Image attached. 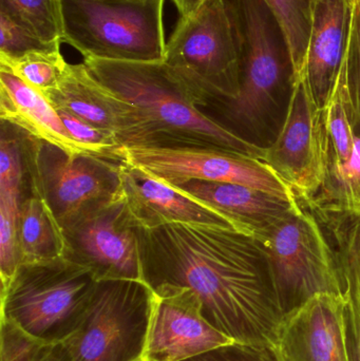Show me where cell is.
I'll list each match as a JSON object with an SVG mask.
<instances>
[{
	"mask_svg": "<svg viewBox=\"0 0 360 361\" xmlns=\"http://www.w3.org/2000/svg\"><path fill=\"white\" fill-rule=\"evenodd\" d=\"M0 11L49 44L63 42V0H0Z\"/></svg>",
	"mask_w": 360,
	"mask_h": 361,
	"instance_id": "24",
	"label": "cell"
},
{
	"mask_svg": "<svg viewBox=\"0 0 360 361\" xmlns=\"http://www.w3.org/2000/svg\"><path fill=\"white\" fill-rule=\"evenodd\" d=\"M175 188L232 221L237 228L257 238L300 203L251 187L230 183L192 180Z\"/></svg>",
	"mask_w": 360,
	"mask_h": 361,
	"instance_id": "17",
	"label": "cell"
},
{
	"mask_svg": "<svg viewBox=\"0 0 360 361\" xmlns=\"http://www.w3.org/2000/svg\"><path fill=\"white\" fill-rule=\"evenodd\" d=\"M56 111L58 112L63 126L74 141L86 148L93 156L120 162L116 156V150L122 145L114 135L84 122L69 112L63 110Z\"/></svg>",
	"mask_w": 360,
	"mask_h": 361,
	"instance_id": "31",
	"label": "cell"
},
{
	"mask_svg": "<svg viewBox=\"0 0 360 361\" xmlns=\"http://www.w3.org/2000/svg\"><path fill=\"white\" fill-rule=\"evenodd\" d=\"M44 94L55 109L114 135L122 146L142 143L137 109L97 82L84 63H68L58 85Z\"/></svg>",
	"mask_w": 360,
	"mask_h": 361,
	"instance_id": "14",
	"label": "cell"
},
{
	"mask_svg": "<svg viewBox=\"0 0 360 361\" xmlns=\"http://www.w3.org/2000/svg\"><path fill=\"white\" fill-rule=\"evenodd\" d=\"M21 197L0 195V278L1 288L8 286L19 267L17 220Z\"/></svg>",
	"mask_w": 360,
	"mask_h": 361,
	"instance_id": "29",
	"label": "cell"
},
{
	"mask_svg": "<svg viewBox=\"0 0 360 361\" xmlns=\"http://www.w3.org/2000/svg\"><path fill=\"white\" fill-rule=\"evenodd\" d=\"M311 209L332 241L342 284L352 286L360 299V216L347 212Z\"/></svg>",
	"mask_w": 360,
	"mask_h": 361,
	"instance_id": "21",
	"label": "cell"
},
{
	"mask_svg": "<svg viewBox=\"0 0 360 361\" xmlns=\"http://www.w3.org/2000/svg\"><path fill=\"white\" fill-rule=\"evenodd\" d=\"M264 2L283 34L292 75L297 74L302 71L306 61L315 0H264Z\"/></svg>",
	"mask_w": 360,
	"mask_h": 361,
	"instance_id": "23",
	"label": "cell"
},
{
	"mask_svg": "<svg viewBox=\"0 0 360 361\" xmlns=\"http://www.w3.org/2000/svg\"><path fill=\"white\" fill-rule=\"evenodd\" d=\"M82 63L97 82L137 109L139 145L220 148L263 161L266 148L199 109L164 61Z\"/></svg>",
	"mask_w": 360,
	"mask_h": 361,
	"instance_id": "2",
	"label": "cell"
},
{
	"mask_svg": "<svg viewBox=\"0 0 360 361\" xmlns=\"http://www.w3.org/2000/svg\"><path fill=\"white\" fill-rule=\"evenodd\" d=\"M0 331L1 361H37L49 347L4 318Z\"/></svg>",
	"mask_w": 360,
	"mask_h": 361,
	"instance_id": "32",
	"label": "cell"
},
{
	"mask_svg": "<svg viewBox=\"0 0 360 361\" xmlns=\"http://www.w3.org/2000/svg\"><path fill=\"white\" fill-rule=\"evenodd\" d=\"M306 205L314 209L347 212L360 216L359 135H355L348 162L328 167L323 187Z\"/></svg>",
	"mask_w": 360,
	"mask_h": 361,
	"instance_id": "22",
	"label": "cell"
},
{
	"mask_svg": "<svg viewBox=\"0 0 360 361\" xmlns=\"http://www.w3.org/2000/svg\"><path fill=\"white\" fill-rule=\"evenodd\" d=\"M142 280L152 292L187 288L207 322L235 343H278L285 317L259 242L238 229L137 225Z\"/></svg>",
	"mask_w": 360,
	"mask_h": 361,
	"instance_id": "1",
	"label": "cell"
},
{
	"mask_svg": "<svg viewBox=\"0 0 360 361\" xmlns=\"http://www.w3.org/2000/svg\"><path fill=\"white\" fill-rule=\"evenodd\" d=\"M27 188V195H21L17 220L19 265L63 258L66 241L63 229L44 200Z\"/></svg>",
	"mask_w": 360,
	"mask_h": 361,
	"instance_id": "20",
	"label": "cell"
},
{
	"mask_svg": "<svg viewBox=\"0 0 360 361\" xmlns=\"http://www.w3.org/2000/svg\"><path fill=\"white\" fill-rule=\"evenodd\" d=\"M37 361H70V358L63 343H58L49 345Z\"/></svg>",
	"mask_w": 360,
	"mask_h": 361,
	"instance_id": "36",
	"label": "cell"
},
{
	"mask_svg": "<svg viewBox=\"0 0 360 361\" xmlns=\"http://www.w3.org/2000/svg\"><path fill=\"white\" fill-rule=\"evenodd\" d=\"M154 303L143 280L97 281L80 326L63 343L70 361H143Z\"/></svg>",
	"mask_w": 360,
	"mask_h": 361,
	"instance_id": "8",
	"label": "cell"
},
{
	"mask_svg": "<svg viewBox=\"0 0 360 361\" xmlns=\"http://www.w3.org/2000/svg\"><path fill=\"white\" fill-rule=\"evenodd\" d=\"M323 109L329 145L328 167L344 164L348 162L352 154L356 133L347 112L344 89L338 75L331 95Z\"/></svg>",
	"mask_w": 360,
	"mask_h": 361,
	"instance_id": "26",
	"label": "cell"
},
{
	"mask_svg": "<svg viewBox=\"0 0 360 361\" xmlns=\"http://www.w3.org/2000/svg\"><path fill=\"white\" fill-rule=\"evenodd\" d=\"M344 295L321 294L285 318L278 347L285 361H349Z\"/></svg>",
	"mask_w": 360,
	"mask_h": 361,
	"instance_id": "15",
	"label": "cell"
},
{
	"mask_svg": "<svg viewBox=\"0 0 360 361\" xmlns=\"http://www.w3.org/2000/svg\"><path fill=\"white\" fill-rule=\"evenodd\" d=\"M67 66L61 50L29 53L12 61H0V67L42 93L58 85Z\"/></svg>",
	"mask_w": 360,
	"mask_h": 361,
	"instance_id": "27",
	"label": "cell"
},
{
	"mask_svg": "<svg viewBox=\"0 0 360 361\" xmlns=\"http://www.w3.org/2000/svg\"><path fill=\"white\" fill-rule=\"evenodd\" d=\"M344 322L349 361H360V299L352 286L342 284Z\"/></svg>",
	"mask_w": 360,
	"mask_h": 361,
	"instance_id": "34",
	"label": "cell"
},
{
	"mask_svg": "<svg viewBox=\"0 0 360 361\" xmlns=\"http://www.w3.org/2000/svg\"><path fill=\"white\" fill-rule=\"evenodd\" d=\"M165 0H63V42L84 59L164 61Z\"/></svg>",
	"mask_w": 360,
	"mask_h": 361,
	"instance_id": "5",
	"label": "cell"
},
{
	"mask_svg": "<svg viewBox=\"0 0 360 361\" xmlns=\"http://www.w3.org/2000/svg\"><path fill=\"white\" fill-rule=\"evenodd\" d=\"M183 361H285L275 345L232 343Z\"/></svg>",
	"mask_w": 360,
	"mask_h": 361,
	"instance_id": "33",
	"label": "cell"
},
{
	"mask_svg": "<svg viewBox=\"0 0 360 361\" xmlns=\"http://www.w3.org/2000/svg\"><path fill=\"white\" fill-rule=\"evenodd\" d=\"M290 84L287 116L276 141L266 148L263 162L306 204L327 178L329 145L323 107L306 78L299 72L291 76Z\"/></svg>",
	"mask_w": 360,
	"mask_h": 361,
	"instance_id": "11",
	"label": "cell"
},
{
	"mask_svg": "<svg viewBox=\"0 0 360 361\" xmlns=\"http://www.w3.org/2000/svg\"><path fill=\"white\" fill-rule=\"evenodd\" d=\"M25 179L20 129L1 121L0 195H12L21 197Z\"/></svg>",
	"mask_w": 360,
	"mask_h": 361,
	"instance_id": "28",
	"label": "cell"
},
{
	"mask_svg": "<svg viewBox=\"0 0 360 361\" xmlns=\"http://www.w3.org/2000/svg\"><path fill=\"white\" fill-rule=\"evenodd\" d=\"M234 20L241 55V86L235 99L222 104L228 118L253 125L270 107L290 65L278 25L264 0H225Z\"/></svg>",
	"mask_w": 360,
	"mask_h": 361,
	"instance_id": "9",
	"label": "cell"
},
{
	"mask_svg": "<svg viewBox=\"0 0 360 361\" xmlns=\"http://www.w3.org/2000/svg\"><path fill=\"white\" fill-rule=\"evenodd\" d=\"M0 118L31 137L71 154H91L74 141L44 93L0 67Z\"/></svg>",
	"mask_w": 360,
	"mask_h": 361,
	"instance_id": "19",
	"label": "cell"
},
{
	"mask_svg": "<svg viewBox=\"0 0 360 361\" xmlns=\"http://www.w3.org/2000/svg\"><path fill=\"white\" fill-rule=\"evenodd\" d=\"M97 280L67 258L20 264L1 288V318L46 345L67 341L80 326Z\"/></svg>",
	"mask_w": 360,
	"mask_h": 361,
	"instance_id": "4",
	"label": "cell"
},
{
	"mask_svg": "<svg viewBox=\"0 0 360 361\" xmlns=\"http://www.w3.org/2000/svg\"><path fill=\"white\" fill-rule=\"evenodd\" d=\"M350 13L351 0H315L306 61L300 73L321 107L331 95L344 59Z\"/></svg>",
	"mask_w": 360,
	"mask_h": 361,
	"instance_id": "18",
	"label": "cell"
},
{
	"mask_svg": "<svg viewBox=\"0 0 360 361\" xmlns=\"http://www.w3.org/2000/svg\"><path fill=\"white\" fill-rule=\"evenodd\" d=\"M120 173L123 197L139 226L154 228L171 223H185L238 229L219 212L137 167L120 162Z\"/></svg>",
	"mask_w": 360,
	"mask_h": 361,
	"instance_id": "16",
	"label": "cell"
},
{
	"mask_svg": "<svg viewBox=\"0 0 360 361\" xmlns=\"http://www.w3.org/2000/svg\"><path fill=\"white\" fill-rule=\"evenodd\" d=\"M164 63L203 112L238 95L240 47L225 0H207L192 16L180 17Z\"/></svg>",
	"mask_w": 360,
	"mask_h": 361,
	"instance_id": "3",
	"label": "cell"
},
{
	"mask_svg": "<svg viewBox=\"0 0 360 361\" xmlns=\"http://www.w3.org/2000/svg\"><path fill=\"white\" fill-rule=\"evenodd\" d=\"M255 239L266 255L285 318L317 295L342 296L335 252L304 202Z\"/></svg>",
	"mask_w": 360,
	"mask_h": 361,
	"instance_id": "6",
	"label": "cell"
},
{
	"mask_svg": "<svg viewBox=\"0 0 360 361\" xmlns=\"http://www.w3.org/2000/svg\"><path fill=\"white\" fill-rule=\"evenodd\" d=\"M63 231L65 258L90 269L97 281L142 280L137 224L123 195Z\"/></svg>",
	"mask_w": 360,
	"mask_h": 361,
	"instance_id": "12",
	"label": "cell"
},
{
	"mask_svg": "<svg viewBox=\"0 0 360 361\" xmlns=\"http://www.w3.org/2000/svg\"><path fill=\"white\" fill-rule=\"evenodd\" d=\"M143 361H145V360H143Z\"/></svg>",
	"mask_w": 360,
	"mask_h": 361,
	"instance_id": "37",
	"label": "cell"
},
{
	"mask_svg": "<svg viewBox=\"0 0 360 361\" xmlns=\"http://www.w3.org/2000/svg\"><path fill=\"white\" fill-rule=\"evenodd\" d=\"M0 61H12L29 53L61 50V44L44 42L4 11H0Z\"/></svg>",
	"mask_w": 360,
	"mask_h": 361,
	"instance_id": "30",
	"label": "cell"
},
{
	"mask_svg": "<svg viewBox=\"0 0 360 361\" xmlns=\"http://www.w3.org/2000/svg\"><path fill=\"white\" fill-rule=\"evenodd\" d=\"M120 162L137 167L170 186L192 180L251 187L290 202L299 201L293 189L266 162L213 147L120 146Z\"/></svg>",
	"mask_w": 360,
	"mask_h": 361,
	"instance_id": "10",
	"label": "cell"
},
{
	"mask_svg": "<svg viewBox=\"0 0 360 361\" xmlns=\"http://www.w3.org/2000/svg\"><path fill=\"white\" fill-rule=\"evenodd\" d=\"M338 75L351 125L360 137V0H351L346 50Z\"/></svg>",
	"mask_w": 360,
	"mask_h": 361,
	"instance_id": "25",
	"label": "cell"
},
{
	"mask_svg": "<svg viewBox=\"0 0 360 361\" xmlns=\"http://www.w3.org/2000/svg\"><path fill=\"white\" fill-rule=\"evenodd\" d=\"M20 131L27 187L44 200L63 231L122 197L120 161L68 154Z\"/></svg>",
	"mask_w": 360,
	"mask_h": 361,
	"instance_id": "7",
	"label": "cell"
},
{
	"mask_svg": "<svg viewBox=\"0 0 360 361\" xmlns=\"http://www.w3.org/2000/svg\"><path fill=\"white\" fill-rule=\"evenodd\" d=\"M179 12L180 17H190L197 12L207 0H170Z\"/></svg>",
	"mask_w": 360,
	"mask_h": 361,
	"instance_id": "35",
	"label": "cell"
},
{
	"mask_svg": "<svg viewBox=\"0 0 360 361\" xmlns=\"http://www.w3.org/2000/svg\"><path fill=\"white\" fill-rule=\"evenodd\" d=\"M235 343L201 313L198 297L187 288L154 293L145 361H183Z\"/></svg>",
	"mask_w": 360,
	"mask_h": 361,
	"instance_id": "13",
	"label": "cell"
}]
</instances>
